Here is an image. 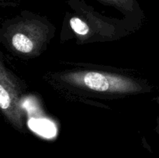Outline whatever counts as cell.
<instances>
[{
  "label": "cell",
  "mask_w": 159,
  "mask_h": 158,
  "mask_svg": "<svg viewBox=\"0 0 159 158\" xmlns=\"http://www.w3.org/2000/svg\"><path fill=\"white\" fill-rule=\"evenodd\" d=\"M23 87L19 79L0 64V108L6 120L18 131L25 133L26 124L23 117L21 99Z\"/></svg>",
  "instance_id": "obj_3"
},
{
  "label": "cell",
  "mask_w": 159,
  "mask_h": 158,
  "mask_svg": "<svg viewBox=\"0 0 159 158\" xmlns=\"http://www.w3.org/2000/svg\"><path fill=\"white\" fill-rule=\"evenodd\" d=\"M71 29L81 37H86L89 33V26L84 20L79 17H72L69 21Z\"/></svg>",
  "instance_id": "obj_4"
},
{
  "label": "cell",
  "mask_w": 159,
  "mask_h": 158,
  "mask_svg": "<svg viewBox=\"0 0 159 158\" xmlns=\"http://www.w3.org/2000/svg\"><path fill=\"white\" fill-rule=\"evenodd\" d=\"M58 80L75 90L105 95H128L144 91L142 83L136 79L96 70L68 71L59 74Z\"/></svg>",
  "instance_id": "obj_1"
},
{
  "label": "cell",
  "mask_w": 159,
  "mask_h": 158,
  "mask_svg": "<svg viewBox=\"0 0 159 158\" xmlns=\"http://www.w3.org/2000/svg\"><path fill=\"white\" fill-rule=\"evenodd\" d=\"M158 129H159V121H158Z\"/></svg>",
  "instance_id": "obj_5"
},
{
  "label": "cell",
  "mask_w": 159,
  "mask_h": 158,
  "mask_svg": "<svg viewBox=\"0 0 159 158\" xmlns=\"http://www.w3.org/2000/svg\"><path fill=\"white\" fill-rule=\"evenodd\" d=\"M50 26L40 23H20L7 26L5 36L8 47L14 54L34 57L39 55L50 38Z\"/></svg>",
  "instance_id": "obj_2"
}]
</instances>
